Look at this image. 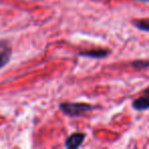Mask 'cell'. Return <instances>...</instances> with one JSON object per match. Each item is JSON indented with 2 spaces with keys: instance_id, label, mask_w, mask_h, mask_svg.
Instances as JSON below:
<instances>
[{
  "instance_id": "8",
  "label": "cell",
  "mask_w": 149,
  "mask_h": 149,
  "mask_svg": "<svg viewBox=\"0 0 149 149\" xmlns=\"http://www.w3.org/2000/svg\"><path fill=\"white\" fill-rule=\"evenodd\" d=\"M136 1H143V2H149V0H136Z\"/></svg>"
},
{
  "instance_id": "5",
  "label": "cell",
  "mask_w": 149,
  "mask_h": 149,
  "mask_svg": "<svg viewBox=\"0 0 149 149\" xmlns=\"http://www.w3.org/2000/svg\"><path fill=\"white\" fill-rule=\"evenodd\" d=\"M109 54V50L107 49H92L87 51H82L79 53L81 56H87L91 58H104Z\"/></svg>"
},
{
  "instance_id": "4",
  "label": "cell",
  "mask_w": 149,
  "mask_h": 149,
  "mask_svg": "<svg viewBox=\"0 0 149 149\" xmlns=\"http://www.w3.org/2000/svg\"><path fill=\"white\" fill-rule=\"evenodd\" d=\"M133 107L136 110H145L149 108V88H147L143 93V96L137 98L133 102Z\"/></svg>"
},
{
  "instance_id": "2",
  "label": "cell",
  "mask_w": 149,
  "mask_h": 149,
  "mask_svg": "<svg viewBox=\"0 0 149 149\" xmlns=\"http://www.w3.org/2000/svg\"><path fill=\"white\" fill-rule=\"evenodd\" d=\"M13 53L10 44L6 40L0 41V68H2L9 62Z\"/></svg>"
},
{
  "instance_id": "6",
  "label": "cell",
  "mask_w": 149,
  "mask_h": 149,
  "mask_svg": "<svg viewBox=\"0 0 149 149\" xmlns=\"http://www.w3.org/2000/svg\"><path fill=\"white\" fill-rule=\"evenodd\" d=\"M134 26L136 28H138L141 31L149 32V19H137L135 21Z\"/></svg>"
},
{
  "instance_id": "3",
  "label": "cell",
  "mask_w": 149,
  "mask_h": 149,
  "mask_svg": "<svg viewBox=\"0 0 149 149\" xmlns=\"http://www.w3.org/2000/svg\"><path fill=\"white\" fill-rule=\"evenodd\" d=\"M84 139H85V134H83L81 132L74 133L65 140V147L68 149L78 148L79 146H81Z\"/></svg>"
},
{
  "instance_id": "1",
  "label": "cell",
  "mask_w": 149,
  "mask_h": 149,
  "mask_svg": "<svg viewBox=\"0 0 149 149\" xmlns=\"http://www.w3.org/2000/svg\"><path fill=\"white\" fill-rule=\"evenodd\" d=\"M59 107L64 113L70 116H79L94 109V106H92L91 104L79 102H64L60 103Z\"/></svg>"
},
{
  "instance_id": "7",
  "label": "cell",
  "mask_w": 149,
  "mask_h": 149,
  "mask_svg": "<svg viewBox=\"0 0 149 149\" xmlns=\"http://www.w3.org/2000/svg\"><path fill=\"white\" fill-rule=\"evenodd\" d=\"M135 68H146L149 66V61L147 60H136L132 63Z\"/></svg>"
}]
</instances>
